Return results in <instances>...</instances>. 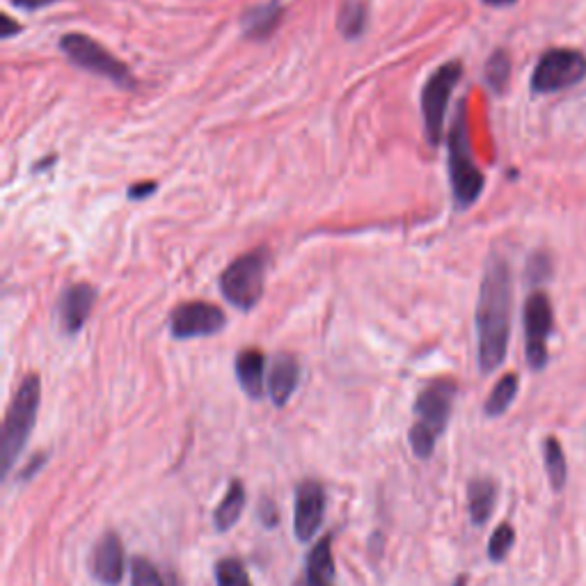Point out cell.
Instances as JSON below:
<instances>
[{
	"label": "cell",
	"instance_id": "obj_1",
	"mask_svg": "<svg viewBox=\"0 0 586 586\" xmlns=\"http://www.w3.org/2000/svg\"><path fill=\"white\" fill-rule=\"evenodd\" d=\"M513 314V275L509 261L490 255L483 268L477 303V339L481 374H493L509 353Z\"/></svg>",
	"mask_w": 586,
	"mask_h": 586
},
{
	"label": "cell",
	"instance_id": "obj_2",
	"mask_svg": "<svg viewBox=\"0 0 586 586\" xmlns=\"http://www.w3.org/2000/svg\"><path fill=\"white\" fill-rule=\"evenodd\" d=\"M447 168L456 211L472 209L479 202L483 188H486V177H483L481 168L474 163L472 156L465 99H461V104H458L454 124H451L447 136Z\"/></svg>",
	"mask_w": 586,
	"mask_h": 586
},
{
	"label": "cell",
	"instance_id": "obj_3",
	"mask_svg": "<svg viewBox=\"0 0 586 586\" xmlns=\"http://www.w3.org/2000/svg\"><path fill=\"white\" fill-rule=\"evenodd\" d=\"M458 385L451 378H438L426 385L415 399V424L410 429V447L417 458H431L435 442L445 433Z\"/></svg>",
	"mask_w": 586,
	"mask_h": 586
},
{
	"label": "cell",
	"instance_id": "obj_4",
	"mask_svg": "<svg viewBox=\"0 0 586 586\" xmlns=\"http://www.w3.org/2000/svg\"><path fill=\"white\" fill-rule=\"evenodd\" d=\"M39 401H42V378L28 374L21 380L17 394L7 408L3 438H0V461H3V477H7L12 465L17 463L19 454L26 447L30 433L35 429Z\"/></svg>",
	"mask_w": 586,
	"mask_h": 586
},
{
	"label": "cell",
	"instance_id": "obj_5",
	"mask_svg": "<svg viewBox=\"0 0 586 586\" xmlns=\"http://www.w3.org/2000/svg\"><path fill=\"white\" fill-rule=\"evenodd\" d=\"M268 264H271L268 248H255L234 259L220 275V291L227 303L241 312L257 307L259 300L264 298Z\"/></svg>",
	"mask_w": 586,
	"mask_h": 586
},
{
	"label": "cell",
	"instance_id": "obj_6",
	"mask_svg": "<svg viewBox=\"0 0 586 586\" xmlns=\"http://www.w3.org/2000/svg\"><path fill=\"white\" fill-rule=\"evenodd\" d=\"M60 51L67 55V60L74 67L106 78V81L115 83L122 90H133L138 83L136 76L131 74V69L120 58H115L113 53L106 51L97 39L81 33H69L60 39Z\"/></svg>",
	"mask_w": 586,
	"mask_h": 586
},
{
	"label": "cell",
	"instance_id": "obj_7",
	"mask_svg": "<svg viewBox=\"0 0 586 586\" xmlns=\"http://www.w3.org/2000/svg\"><path fill=\"white\" fill-rule=\"evenodd\" d=\"M586 78V55L577 49H548L532 71L534 94H557L580 85Z\"/></svg>",
	"mask_w": 586,
	"mask_h": 586
},
{
	"label": "cell",
	"instance_id": "obj_8",
	"mask_svg": "<svg viewBox=\"0 0 586 586\" xmlns=\"http://www.w3.org/2000/svg\"><path fill=\"white\" fill-rule=\"evenodd\" d=\"M463 78V62L449 60L440 69H435L422 90V113H424V133L431 147H438L445 129V117L449 99L454 94L458 81Z\"/></svg>",
	"mask_w": 586,
	"mask_h": 586
},
{
	"label": "cell",
	"instance_id": "obj_9",
	"mask_svg": "<svg viewBox=\"0 0 586 586\" xmlns=\"http://www.w3.org/2000/svg\"><path fill=\"white\" fill-rule=\"evenodd\" d=\"M522 326H525V358L534 371L548 364V342L554 330V310L545 291L529 293L522 307Z\"/></svg>",
	"mask_w": 586,
	"mask_h": 586
},
{
	"label": "cell",
	"instance_id": "obj_10",
	"mask_svg": "<svg viewBox=\"0 0 586 586\" xmlns=\"http://www.w3.org/2000/svg\"><path fill=\"white\" fill-rule=\"evenodd\" d=\"M227 316L220 307L204 303V300H190L181 303L170 314V335L174 339H195L213 337L225 330Z\"/></svg>",
	"mask_w": 586,
	"mask_h": 586
},
{
	"label": "cell",
	"instance_id": "obj_11",
	"mask_svg": "<svg viewBox=\"0 0 586 586\" xmlns=\"http://www.w3.org/2000/svg\"><path fill=\"white\" fill-rule=\"evenodd\" d=\"M326 516V488L319 481L305 479L296 486V513L293 532L300 543H310L323 525Z\"/></svg>",
	"mask_w": 586,
	"mask_h": 586
},
{
	"label": "cell",
	"instance_id": "obj_12",
	"mask_svg": "<svg viewBox=\"0 0 586 586\" xmlns=\"http://www.w3.org/2000/svg\"><path fill=\"white\" fill-rule=\"evenodd\" d=\"M97 303V289L87 282L69 284V287L60 293L58 303H55V316H58V326L67 337H76L78 332L85 328L87 319Z\"/></svg>",
	"mask_w": 586,
	"mask_h": 586
},
{
	"label": "cell",
	"instance_id": "obj_13",
	"mask_svg": "<svg viewBox=\"0 0 586 586\" xmlns=\"http://www.w3.org/2000/svg\"><path fill=\"white\" fill-rule=\"evenodd\" d=\"M92 577L104 586L124 580V545L115 532H106L92 550Z\"/></svg>",
	"mask_w": 586,
	"mask_h": 586
},
{
	"label": "cell",
	"instance_id": "obj_14",
	"mask_svg": "<svg viewBox=\"0 0 586 586\" xmlns=\"http://www.w3.org/2000/svg\"><path fill=\"white\" fill-rule=\"evenodd\" d=\"M300 380V364L289 353H277L268 374V392L277 408H284L291 399V394L296 392Z\"/></svg>",
	"mask_w": 586,
	"mask_h": 586
},
{
	"label": "cell",
	"instance_id": "obj_15",
	"mask_svg": "<svg viewBox=\"0 0 586 586\" xmlns=\"http://www.w3.org/2000/svg\"><path fill=\"white\" fill-rule=\"evenodd\" d=\"M234 369H236V378H239L243 392L248 394L250 399L264 397L266 358L259 348H245V351L236 355Z\"/></svg>",
	"mask_w": 586,
	"mask_h": 586
},
{
	"label": "cell",
	"instance_id": "obj_16",
	"mask_svg": "<svg viewBox=\"0 0 586 586\" xmlns=\"http://www.w3.org/2000/svg\"><path fill=\"white\" fill-rule=\"evenodd\" d=\"M282 17H284V7L277 3V0L250 7V10H245L241 17L243 33L248 39H257V42H261V39L271 37L275 33Z\"/></svg>",
	"mask_w": 586,
	"mask_h": 586
},
{
	"label": "cell",
	"instance_id": "obj_17",
	"mask_svg": "<svg viewBox=\"0 0 586 586\" xmlns=\"http://www.w3.org/2000/svg\"><path fill=\"white\" fill-rule=\"evenodd\" d=\"M305 586H335V557H332L330 534L323 536L307 557Z\"/></svg>",
	"mask_w": 586,
	"mask_h": 586
},
{
	"label": "cell",
	"instance_id": "obj_18",
	"mask_svg": "<svg viewBox=\"0 0 586 586\" xmlns=\"http://www.w3.org/2000/svg\"><path fill=\"white\" fill-rule=\"evenodd\" d=\"M497 504V483L488 477L472 479L467 486V509H470L472 525L483 527L493 516Z\"/></svg>",
	"mask_w": 586,
	"mask_h": 586
},
{
	"label": "cell",
	"instance_id": "obj_19",
	"mask_svg": "<svg viewBox=\"0 0 586 586\" xmlns=\"http://www.w3.org/2000/svg\"><path fill=\"white\" fill-rule=\"evenodd\" d=\"M243 509H245V486L239 479H234L232 483H229L223 502L216 506V513H213V527H216L218 532H229V529L239 522Z\"/></svg>",
	"mask_w": 586,
	"mask_h": 586
},
{
	"label": "cell",
	"instance_id": "obj_20",
	"mask_svg": "<svg viewBox=\"0 0 586 586\" xmlns=\"http://www.w3.org/2000/svg\"><path fill=\"white\" fill-rule=\"evenodd\" d=\"M518 390H520V376L513 374V371L504 374L500 380H497L493 392L488 394L486 403H483V413H486V417H502L506 410L511 408V403L516 401Z\"/></svg>",
	"mask_w": 586,
	"mask_h": 586
},
{
	"label": "cell",
	"instance_id": "obj_21",
	"mask_svg": "<svg viewBox=\"0 0 586 586\" xmlns=\"http://www.w3.org/2000/svg\"><path fill=\"white\" fill-rule=\"evenodd\" d=\"M369 23V10L364 0H344L337 14V28L342 37L358 39L364 35Z\"/></svg>",
	"mask_w": 586,
	"mask_h": 586
},
{
	"label": "cell",
	"instance_id": "obj_22",
	"mask_svg": "<svg viewBox=\"0 0 586 586\" xmlns=\"http://www.w3.org/2000/svg\"><path fill=\"white\" fill-rule=\"evenodd\" d=\"M543 458H545V470H548V477L552 488L557 490H564L566 486V479H568V463H566V451L564 445L550 435V438H545L543 442Z\"/></svg>",
	"mask_w": 586,
	"mask_h": 586
},
{
	"label": "cell",
	"instance_id": "obj_23",
	"mask_svg": "<svg viewBox=\"0 0 586 586\" xmlns=\"http://www.w3.org/2000/svg\"><path fill=\"white\" fill-rule=\"evenodd\" d=\"M511 71H513V62H511L509 51L497 49V51L490 53V58L486 60V67H483V78H486V85L495 94H504L506 87H509V81H511Z\"/></svg>",
	"mask_w": 586,
	"mask_h": 586
},
{
	"label": "cell",
	"instance_id": "obj_24",
	"mask_svg": "<svg viewBox=\"0 0 586 586\" xmlns=\"http://www.w3.org/2000/svg\"><path fill=\"white\" fill-rule=\"evenodd\" d=\"M216 586H252V582L241 561L227 557L216 564Z\"/></svg>",
	"mask_w": 586,
	"mask_h": 586
},
{
	"label": "cell",
	"instance_id": "obj_25",
	"mask_svg": "<svg viewBox=\"0 0 586 586\" xmlns=\"http://www.w3.org/2000/svg\"><path fill=\"white\" fill-rule=\"evenodd\" d=\"M513 545H516V529L509 522H502L488 541V559L495 561V564L497 561H504L513 550Z\"/></svg>",
	"mask_w": 586,
	"mask_h": 586
},
{
	"label": "cell",
	"instance_id": "obj_26",
	"mask_svg": "<svg viewBox=\"0 0 586 586\" xmlns=\"http://www.w3.org/2000/svg\"><path fill=\"white\" fill-rule=\"evenodd\" d=\"M129 570H131V586H165L158 568L145 557H131Z\"/></svg>",
	"mask_w": 586,
	"mask_h": 586
},
{
	"label": "cell",
	"instance_id": "obj_27",
	"mask_svg": "<svg viewBox=\"0 0 586 586\" xmlns=\"http://www.w3.org/2000/svg\"><path fill=\"white\" fill-rule=\"evenodd\" d=\"M550 275H552V259H550L548 252H543V250L534 252V255L529 257L527 268H525L527 282L543 284L545 280H548Z\"/></svg>",
	"mask_w": 586,
	"mask_h": 586
},
{
	"label": "cell",
	"instance_id": "obj_28",
	"mask_svg": "<svg viewBox=\"0 0 586 586\" xmlns=\"http://www.w3.org/2000/svg\"><path fill=\"white\" fill-rule=\"evenodd\" d=\"M60 3V0H12V5L17 10H26V12H35V10H44V7Z\"/></svg>",
	"mask_w": 586,
	"mask_h": 586
},
{
	"label": "cell",
	"instance_id": "obj_29",
	"mask_svg": "<svg viewBox=\"0 0 586 586\" xmlns=\"http://www.w3.org/2000/svg\"><path fill=\"white\" fill-rule=\"evenodd\" d=\"M154 190H156V184L154 181H142V184H136V186H131L129 188V195L131 200H145V197H149V195H154Z\"/></svg>",
	"mask_w": 586,
	"mask_h": 586
},
{
	"label": "cell",
	"instance_id": "obj_30",
	"mask_svg": "<svg viewBox=\"0 0 586 586\" xmlns=\"http://www.w3.org/2000/svg\"><path fill=\"white\" fill-rule=\"evenodd\" d=\"M44 463H46V454H37V456H33V461H30L26 467H23L21 479H23V481L33 479V477H35V472L42 470V465H44Z\"/></svg>",
	"mask_w": 586,
	"mask_h": 586
},
{
	"label": "cell",
	"instance_id": "obj_31",
	"mask_svg": "<svg viewBox=\"0 0 586 586\" xmlns=\"http://www.w3.org/2000/svg\"><path fill=\"white\" fill-rule=\"evenodd\" d=\"M261 518H264L266 527L277 525V520H280V518H277V506L273 502H268V500L261 502Z\"/></svg>",
	"mask_w": 586,
	"mask_h": 586
},
{
	"label": "cell",
	"instance_id": "obj_32",
	"mask_svg": "<svg viewBox=\"0 0 586 586\" xmlns=\"http://www.w3.org/2000/svg\"><path fill=\"white\" fill-rule=\"evenodd\" d=\"M21 30H23L21 23L12 21V19L5 14V17H3V30H0V37H3V39H10L12 35H19Z\"/></svg>",
	"mask_w": 586,
	"mask_h": 586
},
{
	"label": "cell",
	"instance_id": "obj_33",
	"mask_svg": "<svg viewBox=\"0 0 586 586\" xmlns=\"http://www.w3.org/2000/svg\"><path fill=\"white\" fill-rule=\"evenodd\" d=\"M483 5H488V7H511V5H516L518 0H481Z\"/></svg>",
	"mask_w": 586,
	"mask_h": 586
},
{
	"label": "cell",
	"instance_id": "obj_34",
	"mask_svg": "<svg viewBox=\"0 0 586 586\" xmlns=\"http://www.w3.org/2000/svg\"><path fill=\"white\" fill-rule=\"evenodd\" d=\"M454 586H467V577H465V575L458 577V580H456V584H454Z\"/></svg>",
	"mask_w": 586,
	"mask_h": 586
}]
</instances>
